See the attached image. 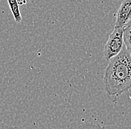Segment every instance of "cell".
<instances>
[{
	"label": "cell",
	"mask_w": 131,
	"mask_h": 129,
	"mask_svg": "<svg viewBox=\"0 0 131 129\" xmlns=\"http://www.w3.org/2000/svg\"><path fill=\"white\" fill-rule=\"evenodd\" d=\"M131 20V0H123L116 13L115 28H124Z\"/></svg>",
	"instance_id": "3957f363"
},
{
	"label": "cell",
	"mask_w": 131,
	"mask_h": 129,
	"mask_svg": "<svg viewBox=\"0 0 131 129\" xmlns=\"http://www.w3.org/2000/svg\"><path fill=\"white\" fill-rule=\"evenodd\" d=\"M130 24H131V20L129 22H128V24H127V25H130ZM127 25H126V26H127Z\"/></svg>",
	"instance_id": "ba28073f"
},
{
	"label": "cell",
	"mask_w": 131,
	"mask_h": 129,
	"mask_svg": "<svg viewBox=\"0 0 131 129\" xmlns=\"http://www.w3.org/2000/svg\"><path fill=\"white\" fill-rule=\"evenodd\" d=\"M104 85L110 96H119L131 88V56L124 46L122 51L109 60Z\"/></svg>",
	"instance_id": "6da1fadb"
},
{
	"label": "cell",
	"mask_w": 131,
	"mask_h": 129,
	"mask_svg": "<svg viewBox=\"0 0 131 129\" xmlns=\"http://www.w3.org/2000/svg\"><path fill=\"white\" fill-rule=\"evenodd\" d=\"M7 1L15 22L17 23H20L22 22V15L19 10V1L18 0H7Z\"/></svg>",
	"instance_id": "277c9868"
},
{
	"label": "cell",
	"mask_w": 131,
	"mask_h": 129,
	"mask_svg": "<svg viewBox=\"0 0 131 129\" xmlns=\"http://www.w3.org/2000/svg\"><path fill=\"white\" fill-rule=\"evenodd\" d=\"M0 129H19L17 126H10L5 123H0Z\"/></svg>",
	"instance_id": "52a82bcc"
},
{
	"label": "cell",
	"mask_w": 131,
	"mask_h": 129,
	"mask_svg": "<svg viewBox=\"0 0 131 129\" xmlns=\"http://www.w3.org/2000/svg\"><path fill=\"white\" fill-rule=\"evenodd\" d=\"M124 28H115L113 32L109 35V38L104 48V57L106 60L118 55L124 48Z\"/></svg>",
	"instance_id": "7a4b0ae2"
},
{
	"label": "cell",
	"mask_w": 131,
	"mask_h": 129,
	"mask_svg": "<svg viewBox=\"0 0 131 129\" xmlns=\"http://www.w3.org/2000/svg\"><path fill=\"white\" fill-rule=\"evenodd\" d=\"M78 129H106L105 126L101 125L97 122H86L79 126Z\"/></svg>",
	"instance_id": "8992f818"
},
{
	"label": "cell",
	"mask_w": 131,
	"mask_h": 129,
	"mask_svg": "<svg viewBox=\"0 0 131 129\" xmlns=\"http://www.w3.org/2000/svg\"><path fill=\"white\" fill-rule=\"evenodd\" d=\"M124 42L126 49L131 56V24L124 28Z\"/></svg>",
	"instance_id": "5b68a950"
}]
</instances>
